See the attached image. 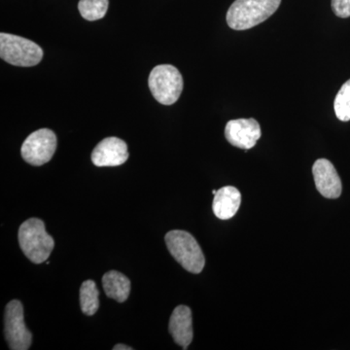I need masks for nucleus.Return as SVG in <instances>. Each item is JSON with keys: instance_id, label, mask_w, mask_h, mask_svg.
Wrapping results in <instances>:
<instances>
[{"instance_id": "obj_4", "label": "nucleus", "mask_w": 350, "mask_h": 350, "mask_svg": "<svg viewBox=\"0 0 350 350\" xmlns=\"http://www.w3.org/2000/svg\"><path fill=\"white\" fill-rule=\"evenodd\" d=\"M152 96L163 105H172L180 98L183 78L172 64H160L152 69L148 79Z\"/></svg>"}, {"instance_id": "obj_16", "label": "nucleus", "mask_w": 350, "mask_h": 350, "mask_svg": "<svg viewBox=\"0 0 350 350\" xmlns=\"http://www.w3.org/2000/svg\"><path fill=\"white\" fill-rule=\"evenodd\" d=\"M334 109L338 120L342 122L350 121V79L342 85L336 96Z\"/></svg>"}, {"instance_id": "obj_8", "label": "nucleus", "mask_w": 350, "mask_h": 350, "mask_svg": "<svg viewBox=\"0 0 350 350\" xmlns=\"http://www.w3.org/2000/svg\"><path fill=\"white\" fill-rule=\"evenodd\" d=\"M261 135V126L253 118L232 120L228 122L225 128V137L228 142L244 150L253 148Z\"/></svg>"}, {"instance_id": "obj_10", "label": "nucleus", "mask_w": 350, "mask_h": 350, "mask_svg": "<svg viewBox=\"0 0 350 350\" xmlns=\"http://www.w3.org/2000/svg\"><path fill=\"white\" fill-rule=\"evenodd\" d=\"M315 186L327 199H338L342 195V180L333 163L327 159H319L312 167Z\"/></svg>"}, {"instance_id": "obj_14", "label": "nucleus", "mask_w": 350, "mask_h": 350, "mask_svg": "<svg viewBox=\"0 0 350 350\" xmlns=\"http://www.w3.org/2000/svg\"><path fill=\"white\" fill-rule=\"evenodd\" d=\"M80 306L83 313L89 317L98 312L100 306L98 290L93 280H86L82 283L80 288Z\"/></svg>"}, {"instance_id": "obj_6", "label": "nucleus", "mask_w": 350, "mask_h": 350, "mask_svg": "<svg viewBox=\"0 0 350 350\" xmlns=\"http://www.w3.org/2000/svg\"><path fill=\"white\" fill-rule=\"evenodd\" d=\"M4 333L11 350H27L31 347L32 335L25 326L24 308L20 301L13 300L7 304Z\"/></svg>"}, {"instance_id": "obj_13", "label": "nucleus", "mask_w": 350, "mask_h": 350, "mask_svg": "<svg viewBox=\"0 0 350 350\" xmlns=\"http://www.w3.org/2000/svg\"><path fill=\"white\" fill-rule=\"evenodd\" d=\"M103 286L108 298L124 303L130 296L131 282L117 271H110L103 278Z\"/></svg>"}, {"instance_id": "obj_7", "label": "nucleus", "mask_w": 350, "mask_h": 350, "mask_svg": "<svg viewBox=\"0 0 350 350\" xmlns=\"http://www.w3.org/2000/svg\"><path fill=\"white\" fill-rule=\"evenodd\" d=\"M57 149V137L49 129H40L27 137L22 145L23 159L31 165L50 162Z\"/></svg>"}, {"instance_id": "obj_2", "label": "nucleus", "mask_w": 350, "mask_h": 350, "mask_svg": "<svg viewBox=\"0 0 350 350\" xmlns=\"http://www.w3.org/2000/svg\"><path fill=\"white\" fill-rule=\"evenodd\" d=\"M19 243L27 259L34 264L47 261L54 250L55 241L45 230L42 220L31 218L20 226Z\"/></svg>"}, {"instance_id": "obj_9", "label": "nucleus", "mask_w": 350, "mask_h": 350, "mask_svg": "<svg viewBox=\"0 0 350 350\" xmlns=\"http://www.w3.org/2000/svg\"><path fill=\"white\" fill-rule=\"evenodd\" d=\"M129 159L128 146L118 137H107L96 145L92 153V162L96 167H118Z\"/></svg>"}, {"instance_id": "obj_18", "label": "nucleus", "mask_w": 350, "mask_h": 350, "mask_svg": "<svg viewBox=\"0 0 350 350\" xmlns=\"http://www.w3.org/2000/svg\"><path fill=\"white\" fill-rule=\"evenodd\" d=\"M113 349L114 350H131V347H129V345H116L114 347H113Z\"/></svg>"}, {"instance_id": "obj_1", "label": "nucleus", "mask_w": 350, "mask_h": 350, "mask_svg": "<svg viewBox=\"0 0 350 350\" xmlns=\"http://www.w3.org/2000/svg\"><path fill=\"white\" fill-rule=\"evenodd\" d=\"M282 0H236L227 12V23L234 31H245L268 20Z\"/></svg>"}, {"instance_id": "obj_12", "label": "nucleus", "mask_w": 350, "mask_h": 350, "mask_svg": "<svg viewBox=\"0 0 350 350\" xmlns=\"http://www.w3.org/2000/svg\"><path fill=\"white\" fill-rule=\"evenodd\" d=\"M241 192L232 186H225L219 189L214 195L213 213L221 220H228L236 215L241 206Z\"/></svg>"}, {"instance_id": "obj_11", "label": "nucleus", "mask_w": 350, "mask_h": 350, "mask_svg": "<svg viewBox=\"0 0 350 350\" xmlns=\"http://www.w3.org/2000/svg\"><path fill=\"white\" fill-rule=\"evenodd\" d=\"M192 312L186 306H178L174 308L170 319V335L182 349H187L193 340Z\"/></svg>"}, {"instance_id": "obj_17", "label": "nucleus", "mask_w": 350, "mask_h": 350, "mask_svg": "<svg viewBox=\"0 0 350 350\" xmlns=\"http://www.w3.org/2000/svg\"><path fill=\"white\" fill-rule=\"evenodd\" d=\"M332 9L338 18L350 17V0H332Z\"/></svg>"}, {"instance_id": "obj_15", "label": "nucleus", "mask_w": 350, "mask_h": 350, "mask_svg": "<svg viewBox=\"0 0 350 350\" xmlns=\"http://www.w3.org/2000/svg\"><path fill=\"white\" fill-rule=\"evenodd\" d=\"M108 5V0H80L78 9L85 20L94 22L107 15Z\"/></svg>"}, {"instance_id": "obj_3", "label": "nucleus", "mask_w": 350, "mask_h": 350, "mask_svg": "<svg viewBox=\"0 0 350 350\" xmlns=\"http://www.w3.org/2000/svg\"><path fill=\"white\" fill-rule=\"evenodd\" d=\"M165 243L170 254L189 273H202L206 258L200 244L188 232L174 230L165 234Z\"/></svg>"}, {"instance_id": "obj_5", "label": "nucleus", "mask_w": 350, "mask_h": 350, "mask_svg": "<svg viewBox=\"0 0 350 350\" xmlns=\"http://www.w3.org/2000/svg\"><path fill=\"white\" fill-rule=\"evenodd\" d=\"M0 57L12 66L31 68L40 63L43 50L29 39L1 32Z\"/></svg>"}]
</instances>
